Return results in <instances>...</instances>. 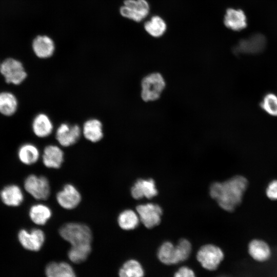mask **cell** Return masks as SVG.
I'll list each match as a JSON object with an SVG mask.
<instances>
[{
	"label": "cell",
	"instance_id": "cell-33",
	"mask_svg": "<svg viewBox=\"0 0 277 277\" xmlns=\"http://www.w3.org/2000/svg\"><path fill=\"white\" fill-rule=\"evenodd\" d=\"M174 277H196L194 272L188 267H182L175 273Z\"/></svg>",
	"mask_w": 277,
	"mask_h": 277
},
{
	"label": "cell",
	"instance_id": "cell-15",
	"mask_svg": "<svg viewBox=\"0 0 277 277\" xmlns=\"http://www.w3.org/2000/svg\"><path fill=\"white\" fill-rule=\"evenodd\" d=\"M0 199L6 206L16 207L22 204L24 195L19 186L11 184L6 185L0 191Z\"/></svg>",
	"mask_w": 277,
	"mask_h": 277
},
{
	"label": "cell",
	"instance_id": "cell-23",
	"mask_svg": "<svg viewBox=\"0 0 277 277\" xmlns=\"http://www.w3.org/2000/svg\"><path fill=\"white\" fill-rule=\"evenodd\" d=\"M29 216L31 221L37 225H44L52 216V211L47 205L43 204H35L31 206L29 210Z\"/></svg>",
	"mask_w": 277,
	"mask_h": 277
},
{
	"label": "cell",
	"instance_id": "cell-14",
	"mask_svg": "<svg viewBox=\"0 0 277 277\" xmlns=\"http://www.w3.org/2000/svg\"><path fill=\"white\" fill-rule=\"evenodd\" d=\"M132 197L135 200L143 197L150 199L155 196L158 191L154 181L152 179L137 180L131 188Z\"/></svg>",
	"mask_w": 277,
	"mask_h": 277
},
{
	"label": "cell",
	"instance_id": "cell-3",
	"mask_svg": "<svg viewBox=\"0 0 277 277\" xmlns=\"http://www.w3.org/2000/svg\"><path fill=\"white\" fill-rule=\"evenodd\" d=\"M0 75L7 85L15 86L22 84L28 76L23 62L13 57H8L1 61Z\"/></svg>",
	"mask_w": 277,
	"mask_h": 277
},
{
	"label": "cell",
	"instance_id": "cell-18",
	"mask_svg": "<svg viewBox=\"0 0 277 277\" xmlns=\"http://www.w3.org/2000/svg\"><path fill=\"white\" fill-rule=\"evenodd\" d=\"M32 49L37 57L46 58L53 54L55 47L51 38L46 35H38L33 40Z\"/></svg>",
	"mask_w": 277,
	"mask_h": 277
},
{
	"label": "cell",
	"instance_id": "cell-26",
	"mask_svg": "<svg viewBox=\"0 0 277 277\" xmlns=\"http://www.w3.org/2000/svg\"><path fill=\"white\" fill-rule=\"evenodd\" d=\"M140 221L137 212L131 209L123 210L119 214L117 217L118 226L125 230L134 229L138 226Z\"/></svg>",
	"mask_w": 277,
	"mask_h": 277
},
{
	"label": "cell",
	"instance_id": "cell-5",
	"mask_svg": "<svg viewBox=\"0 0 277 277\" xmlns=\"http://www.w3.org/2000/svg\"><path fill=\"white\" fill-rule=\"evenodd\" d=\"M224 257L223 251L219 247L213 244L203 246L196 254L197 259L202 266L211 271L216 270L219 267Z\"/></svg>",
	"mask_w": 277,
	"mask_h": 277
},
{
	"label": "cell",
	"instance_id": "cell-11",
	"mask_svg": "<svg viewBox=\"0 0 277 277\" xmlns=\"http://www.w3.org/2000/svg\"><path fill=\"white\" fill-rule=\"evenodd\" d=\"M266 45L265 37L262 34H254L241 40L233 48V51L236 54H258L265 49Z\"/></svg>",
	"mask_w": 277,
	"mask_h": 277
},
{
	"label": "cell",
	"instance_id": "cell-2",
	"mask_svg": "<svg viewBox=\"0 0 277 277\" xmlns=\"http://www.w3.org/2000/svg\"><path fill=\"white\" fill-rule=\"evenodd\" d=\"M166 87V82L162 74L157 71L149 73L141 80V97L146 103L155 102L161 97Z\"/></svg>",
	"mask_w": 277,
	"mask_h": 277
},
{
	"label": "cell",
	"instance_id": "cell-12",
	"mask_svg": "<svg viewBox=\"0 0 277 277\" xmlns=\"http://www.w3.org/2000/svg\"><path fill=\"white\" fill-rule=\"evenodd\" d=\"M81 198L80 192L74 185L70 184L64 185L56 195L58 205L63 208L68 210L76 207L80 203Z\"/></svg>",
	"mask_w": 277,
	"mask_h": 277
},
{
	"label": "cell",
	"instance_id": "cell-10",
	"mask_svg": "<svg viewBox=\"0 0 277 277\" xmlns=\"http://www.w3.org/2000/svg\"><path fill=\"white\" fill-rule=\"evenodd\" d=\"M18 240L25 249L37 251L42 247L45 240L43 231L39 228H33L30 230L21 229L17 234Z\"/></svg>",
	"mask_w": 277,
	"mask_h": 277
},
{
	"label": "cell",
	"instance_id": "cell-9",
	"mask_svg": "<svg viewBox=\"0 0 277 277\" xmlns=\"http://www.w3.org/2000/svg\"><path fill=\"white\" fill-rule=\"evenodd\" d=\"M140 221L147 228L151 229L159 225L161 221L162 209L157 204L147 203L136 207Z\"/></svg>",
	"mask_w": 277,
	"mask_h": 277
},
{
	"label": "cell",
	"instance_id": "cell-29",
	"mask_svg": "<svg viewBox=\"0 0 277 277\" xmlns=\"http://www.w3.org/2000/svg\"><path fill=\"white\" fill-rule=\"evenodd\" d=\"M120 277H143L144 269L141 264L135 260L126 261L119 270Z\"/></svg>",
	"mask_w": 277,
	"mask_h": 277
},
{
	"label": "cell",
	"instance_id": "cell-7",
	"mask_svg": "<svg viewBox=\"0 0 277 277\" xmlns=\"http://www.w3.org/2000/svg\"><path fill=\"white\" fill-rule=\"evenodd\" d=\"M149 11L150 6L146 0H125L120 8L123 16L136 22L145 19Z\"/></svg>",
	"mask_w": 277,
	"mask_h": 277
},
{
	"label": "cell",
	"instance_id": "cell-25",
	"mask_svg": "<svg viewBox=\"0 0 277 277\" xmlns=\"http://www.w3.org/2000/svg\"><path fill=\"white\" fill-rule=\"evenodd\" d=\"M157 256L161 262L166 265L175 264L180 262L176 246L170 242H165L160 246Z\"/></svg>",
	"mask_w": 277,
	"mask_h": 277
},
{
	"label": "cell",
	"instance_id": "cell-1",
	"mask_svg": "<svg viewBox=\"0 0 277 277\" xmlns=\"http://www.w3.org/2000/svg\"><path fill=\"white\" fill-rule=\"evenodd\" d=\"M247 186V180L243 176L236 175L223 182L212 183L209 193L222 209L232 212L241 203Z\"/></svg>",
	"mask_w": 277,
	"mask_h": 277
},
{
	"label": "cell",
	"instance_id": "cell-22",
	"mask_svg": "<svg viewBox=\"0 0 277 277\" xmlns=\"http://www.w3.org/2000/svg\"><path fill=\"white\" fill-rule=\"evenodd\" d=\"M47 277H77L72 266L65 262H52L45 268Z\"/></svg>",
	"mask_w": 277,
	"mask_h": 277
},
{
	"label": "cell",
	"instance_id": "cell-24",
	"mask_svg": "<svg viewBox=\"0 0 277 277\" xmlns=\"http://www.w3.org/2000/svg\"><path fill=\"white\" fill-rule=\"evenodd\" d=\"M83 133L88 141L95 143L100 141L103 136L102 123L97 119H90L84 124Z\"/></svg>",
	"mask_w": 277,
	"mask_h": 277
},
{
	"label": "cell",
	"instance_id": "cell-16",
	"mask_svg": "<svg viewBox=\"0 0 277 277\" xmlns=\"http://www.w3.org/2000/svg\"><path fill=\"white\" fill-rule=\"evenodd\" d=\"M19 103L17 95L9 90L0 91V114L10 117L16 113Z\"/></svg>",
	"mask_w": 277,
	"mask_h": 277
},
{
	"label": "cell",
	"instance_id": "cell-8",
	"mask_svg": "<svg viewBox=\"0 0 277 277\" xmlns=\"http://www.w3.org/2000/svg\"><path fill=\"white\" fill-rule=\"evenodd\" d=\"M249 258L255 263L265 264L268 263L272 258V250L266 241L259 239L251 240L247 249Z\"/></svg>",
	"mask_w": 277,
	"mask_h": 277
},
{
	"label": "cell",
	"instance_id": "cell-27",
	"mask_svg": "<svg viewBox=\"0 0 277 277\" xmlns=\"http://www.w3.org/2000/svg\"><path fill=\"white\" fill-rule=\"evenodd\" d=\"M144 29L151 36L160 37L166 31L167 25L162 17L157 15H154L150 20L145 22Z\"/></svg>",
	"mask_w": 277,
	"mask_h": 277
},
{
	"label": "cell",
	"instance_id": "cell-28",
	"mask_svg": "<svg viewBox=\"0 0 277 277\" xmlns=\"http://www.w3.org/2000/svg\"><path fill=\"white\" fill-rule=\"evenodd\" d=\"M91 251V244H84L71 246L68 252L70 260L74 263L85 261Z\"/></svg>",
	"mask_w": 277,
	"mask_h": 277
},
{
	"label": "cell",
	"instance_id": "cell-31",
	"mask_svg": "<svg viewBox=\"0 0 277 277\" xmlns=\"http://www.w3.org/2000/svg\"><path fill=\"white\" fill-rule=\"evenodd\" d=\"M175 246L180 262L187 260L191 251V245L190 242L186 239H182Z\"/></svg>",
	"mask_w": 277,
	"mask_h": 277
},
{
	"label": "cell",
	"instance_id": "cell-30",
	"mask_svg": "<svg viewBox=\"0 0 277 277\" xmlns=\"http://www.w3.org/2000/svg\"><path fill=\"white\" fill-rule=\"evenodd\" d=\"M262 109L273 116H277V95L272 92L266 94L260 103Z\"/></svg>",
	"mask_w": 277,
	"mask_h": 277
},
{
	"label": "cell",
	"instance_id": "cell-20",
	"mask_svg": "<svg viewBox=\"0 0 277 277\" xmlns=\"http://www.w3.org/2000/svg\"><path fill=\"white\" fill-rule=\"evenodd\" d=\"M224 23L227 28L235 31L244 29L247 25L244 12L240 9L233 8L226 10Z\"/></svg>",
	"mask_w": 277,
	"mask_h": 277
},
{
	"label": "cell",
	"instance_id": "cell-4",
	"mask_svg": "<svg viewBox=\"0 0 277 277\" xmlns=\"http://www.w3.org/2000/svg\"><path fill=\"white\" fill-rule=\"evenodd\" d=\"M61 236L71 246L91 244L92 232L86 225L79 223H68L63 225L59 230Z\"/></svg>",
	"mask_w": 277,
	"mask_h": 277
},
{
	"label": "cell",
	"instance_id": "cell-34",
	"mask_svg": "<svg viewBox=\"0 0 277 277\" xmlns=\"http://www.w3.org/2000/svg\"><path fill=\"white\" fill-rule=\"evenodd\" d=\"M0 67H1V62H0Z\"/></svg>",
	"mask_w": 277,
	"mask_h": 277
},
{
	"label": "cell",
	"instance_id": "cell-21",
	"mask_svg": "<svg viewBox=\"0 0 277 277\" xmlns=\"http://www.w3.org/2000/svg\"><path fill=\"white\" fill-rule=\"evenodd\" d=\"M18 160L23 164L31 165L39 159V151L33 143L26 142L20 145L16 151Z\"/></svg>",
	"mask_w": 277,
	"mask_h": 277
},
{
	"label": "cell",
	"instance_id": "cell-19",
	"mask_svg": "<svg viewBox=\"0 0 277 277\" xmlns=\"http://www.w3.org/2000/svg\"><path fill=\"white\" fill-rule=\"evenodd\" d=\"M31 130L33 134L39 138L49 136L52 132L53 126L49 117L45 114H37L31 122Z\"/></svg>",
	"mask_w": 277,
	"mask_h": 277
},
{
	"label": "cell",
	"instance_id": "cell-32",
	"mask_svg": "<svg viewBox=\"0 0 277 277\" xmlns=\"http://www.w3.org/2000/svg\"><path fill=\"white\" fill-rule=\"evenodd\" d=\"M266 195L272 200H277V180L272 181L266 189Z\"/></svg>",
	"mask_w": 277,
	"mask_h": 277
},
{
	"label": "cell",
	"instance_id": "cell-6",
	"mask_svg": "<svg viewBox=\"0 0 277 277\" xmlns=\"http://www.w3.org/2000/svg\"><path fill=\"white\" fill-rule=\"evenodd\" d=\"M24 187L27 193L38 200H47L50 194L49 181L44 176L28 175L24 182Z\"/></svg>",
	"mask_w": 277,
	"mask_h": 277
},
{
	"label": "cell",
	"instance_id": "cell-17",
	"mask_svg": "<svg viewBox=\"0 0 277 277\" xmlns=\"http://www.w3.org/2000/svg\"><path fill=\"white\" fill-rule=\"evenodd\" d=\"M42 161L47 168L58 169L64 162V153L57 146L50 145L44 149Z\"/></svg>",
	"mask_w": 277,
	"mask_h": 277
},
{
	"label": "cell",
	"instance_id": "cell-13",
	"mask_svg": "<svg viewBox=\"0 0 277 277\" xmlns=\"http://www.w3.org/2000/svg\"><path fill=\"white\" fill-rule=\"evenodd\" d=\"M81 134V130L78 125L63 123L56 130V138L62 146L69 147L76 143Z\"/></svg>",
	"mask_w": 277,
	"mask_h": 277
}]
</instances>
